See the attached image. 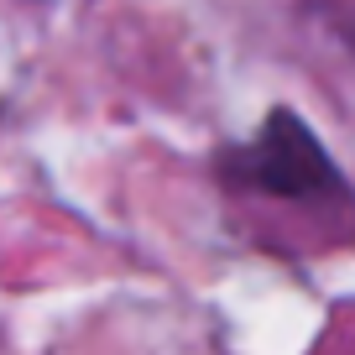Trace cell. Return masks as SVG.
I'll list each match as a JSON object with an SVG mask.
<instances>
[{"mask_svg":"<svg viewBox=\"0 0 355 355\" xmlns=\"http://www.w3.org/2000/svg\"><path fill=\"white\" fill-rule=\"evenodd\" d=\"M230 173L241 183L277 199H345V173L329 162V152L319 146V136L298 121L293 110H272L261 121V136L245 146L241 157H230Z\"/></svg>","mask_w":355,"mask_h":355,"instance_id":"1","label":"cell"},{"mask_svg":"<svg viewBox=\"0 0 355 355\" xmlns=\"http://www.w3.org/2000/svg\"><path fill=\"white\" fill-rule=\"evenodd\" d=\"M345 37H350V42H355V32H350V26H345Z\"/></svg>","mask_w":355,"mask_h":355,"instance_id":"2","label":"cell"}]
</instances>
